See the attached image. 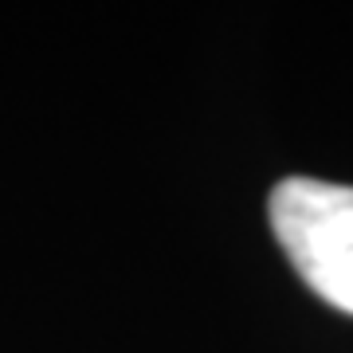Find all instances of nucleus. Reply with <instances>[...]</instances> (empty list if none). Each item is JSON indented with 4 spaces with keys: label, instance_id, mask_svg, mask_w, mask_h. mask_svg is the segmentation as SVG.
Segmentation results:
<instances>
[{
    "label": "nucleus",
    "instance_id": "nucleus-1",
    "mask_svg": "<svg viewBox=\"0 0 353 353\" xmlns=\"http://www.w3.org/2000/svg\"><path fill=\"white\" fill-rule=\"evenodd\" d=\"M271 228L306 287L353 314V185L287 176L271 192Z\"/></svg>",
    "mask_w": 353,
    "mask_h": 353
}]
</instances>
